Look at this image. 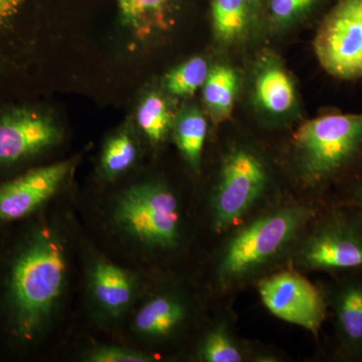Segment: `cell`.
Returning <instances> with one entry per match:
<instances>
[{
    "label": "cell",
    "mask_w": 362,
    "mask_h": 362,
    "mask_svg": "<svg viewBox=\"0 0 362 362\" xmlns=\"http://www.w3.org/2000/svg\"><path fill=\"white\" fill-rule=\"evenodd\" d=\"M90 290L102 310L119 316L129 307L135 284L127 271L111 262L97 261L90 271Z\"/></svg>",
    "instance_id": "13"
},
{
    "label": "cell",
    "mask_w": 362,
    "mask_h": 362,
    "mask_svg": "<svg viewBox=\"0 0 362 362\" xmlns=\"http://www.w3.org/2000/svg\"><path fill=\"white\" fill-rule=\"evenodd\" d=\"M267 182L265 165L255 152L230 150L221 163L214 194V228L223 232L240 221L262 197Z\"/></svg>",
    "instance_id": "5"
},
{
    "label": "cell",
    "mask_w": 362,
    "mask_h": 362,
    "mask_svg": "<svg viewBox=\"0 0 362 362\" xmlns=\"http://www.w3.org/2000/svg\"><path fill=\"white\" fill-rule=\"evenodd\" d=\"M199 356L206 362H240L242 351L228 332L226 324L214 328L202 342Z\"/></svg>",
    "instance_id": "22"
},
{
    "label": "cell",
    "mask_w": 362,
    "mask_h": 362,
    "mask_svg": "<svg viewBox=\"0 0 362 362\" xmlns=\"http://www.w3.org/2000/svg\"><path fill=\"white\" fill-rule=\"evenodd\" d=\"M239 90V78L232 66L216 65L211 68L202 86V98L214 124L225 122L232 115Z\"/></svg>",
    "instance_id": "16"
},
{
    "label": "cell",
    "mask_w": 362,
    "mask_h": 362,
    "mask_svg": "<svg viewBox=\"0 0 362 362\" xmlns=\"http://www.w3.org/2000/svg\"><path fill=\"white\" fill-rule=\"evenodd\" d=\"M62 139L52 117L30 106L0 112V173L32 160Z\"/></svg>",
    "instance_id": "8"
},
{
    "label": "cell",
    "mask_w": 362,
    "mask_h": 362,
    "mask_svg": "<svg viewBox=\"0 0 362 362\" xmlns=\"http://www.w3.org/2000/svg\"><path fill=\"white\" fill-rule=\"evenodd\" d=\"M137 124L152 144L164 141L173 130L175 117H173L168 102L157 92L146 95L138 106Z\"/></svg>",
    "instance_id": "19"
},
{
    "label": "cell",
    "mask_w": 362,
    "mask_h": 362,
    "mask_svg": "<svg viewBox=\"0 0 362 362\" xmlns=\"http://www.w3.org/2000/svg\"><path fill=\"white\" fill-rule=\"evenodd\" d=\"M349 207L356 211L357 214H361L362 218V178L357 185L352 187Z\"/></svg>",
    "instance_id": "25"
},
{
    "label": "cell",
    "mask_w": 362,
    "mask_h": 362,
    "mask_svg": "<svg viewBox=\"0 0 362 362\" xmlns=\"http://www.w3.org/2000/svg\"><path fill=\"white\" fill-rule=\"evenodd\" d=\"M314 52L331 76L362 78V0H340L331 9L316 33Z\"/></svg>",
    "instance_id": "6"
},
{
    "label": "cell",
    "mask_w": 362,
    "mask_h": 362,
    "mask_svg": "<svg viewBox=\"0 0 362 362\" xmlns=\"http://www.w3.org/2000/svg\"><path fill=\"white\" fill-rule=\"evenodd\" d=\"M173 130L181 154L190 168L199 170L207 133L206 116L197 106L185 107L175 117Z\"/></svg>",
    "instance_id": "18"
},
{
    "label": "cell",
    "mask_w": 362,
    "mask_h": 362,
    "mask_svg": "<svg viewBox=\"0 0 362 362\" xmlns=\"http://www.w3.org/2000/svg\"><path fill=\"white\" fill-rule=\"evenodd\" d=\"M262 302L274 316L317 334L327 313V298L307 279L281 272L259 285Z\"/></svg>",
    "instance_id": "9"
},
{
    "label": "cell",
    "mask_w": 362,
    "mask_h": 362,
    "mask_svg": "<svg viewBox=\"0 0 362 362\" xmlns=\"http://www.w3.org/2000/svg\"><path fill=\"white\" fill-rule=\"evenodd\" d=\"M114 221L146 246L169 249L180 239V204L162 183L145 182L125 190L114 207Z\"/></svg>",
    "instance_id": "4"
},
{
    "label": "cell",
    "mask_w": 362,
    "mask_h": 362,
    "mask_svg": "<svg viewBox=\"0 0 362 362\" xmlns=\"http://www.w3.org/2000/svg\"><path fill=\"white\" fill-rule=\"evenodd\" d=\"M86 361L89 362H150L153 357L137 350L120 346H102L92 350Z\"/></svg>",
    "instance_id": "24"
},
{
    "label": "cell",
    "mask_w": 362,
    "mask_h": 362,
    "mask_svg": "<svg viewBox=\"0 0 362 362\" xmlns=\"http://www.w3.org/2000/svg\"><path fill=\"white\" fill-rule=\"evenodd\" d=\"M137 158V147L129 133H117L105 145L101 156L102 173L108 178L117 177L132 168Z\"/></svg>",
    "instance_id": "21"
},
{
    "label": "cell",
    "mask_w": 362,
    "mask_h": 362,
    "mask_svg": "<svg viewBox=\"0 0 362 362\" xmlns=\"http://www.w3.org/2000/svg\"><path fill=\"white\" fill-rule=\"evenodd\" d=\"M252 98L259 111L272 118L289 116L297 106L294 81L278 59L262 58L255 71Z\"/></svg>",
    "instance_id": "12"
},
{
    "label": "cell",
    "mask_w": 362,
    "mask_h": 362,
    "mask_svg": "<svg viewBox=\"0 0 362 362\" xmlns=\"http://www.w3.org/2000/svg\"><path fill=\"white\" fill-rule=\"evenodd\" d=\"M185 307L175 297L156 296L146 302L134 318V329L149 338H163L175 332L185 317Z\"/></svg>",
    "instance_id": "15"
},
{
    "label": "cell",
    "mask_w": 362,
    "mask_h": 362,
    "mask_svg": "<svg viewBox=\"0 0 362 362\" xmlns=\"http://www.w3.org/2000/svg\"><path fill=\"white\" fill-rule=\"evenodd\" d=\"M125 25L139 37H147L169 25L175 0H117Z\"/></svg>",
    "instance_id": "17"
},
{
    "label": "cell",
    "mask_w": 362,
    "mask_h": 362,
    "mask_svg": "<svg viewBox=\"0 0 362 362\" xmlns=\"http://www.w3.org/2000/svg\"><path fill=\"white\" fill-rule=\"evenodd\" d=\"M314 211L305 206H288L257 218L243 228L228 242L218 266V278L230 284L282 251L313 218Z\"/></svg>",
    "instance_id": "3"
},
{
    "label": "cell",
    "mask_w": 362,
    "mask_h": 362,
    "mask_svg": "<svg viewBox=\"0 0 362 362\" xmlns=\"http://www.w3.org/2000/svg\"><path fill=\"white\" fill-rule=\"evenodd\" d=\"M211 66L202 57H194L171 70L165 78L166 90L175 97H189L202 88Z\"/></svg>",
    "instance_id": "20"
},
{
    "label": "cell",
    "mask_w": 362,
    "mask_h": 362,
    "mask_svg": "<svg viewBox=\"0 0 362 362\" xmlns=\"http://www.w3.org/2000/svg\"><path fill=\"white\" fill-rule=\"evenodd\" d=\"M263 0H211L214 37L225 45L237 44L249 35L258 20Z\"/></svg>",
    "instance_id": "14"
},
{
    "label": "cell",
    "mask_w": 362,
    "mask_h": 362,
    "mask_svg": "<svg viewBox=\"0 0 362 362\" xmlns=\"http://www.w3.org/2000/svg\"><path fill=\"white\" fill-rule=\"evenodd\" d=\"M321 0H263L272 25L284 28L303 20L318 6Z\"/></svg>",
    "instance_id": "23"
},
{
    "label": "cell",
    "mask_w": 362,
    "mask_h": 362,
    "mask_svg": "<svg viewBox=\"0 0 362 362\" xmlns=\"http://www.w3.org/2000/svg\"><path fill=\"white\" fill-rule=\"evenodd\" d=\"M65 247L56 230L30 228L16 245L4 280V315L13 341L28 346L45 329L65 288Z\"/></svg>",
    "instance_id": "1"
},
{
    "label": "cell",
    "mask_w": 362,
    "mask_h": 362,
    "mask_svg": "<svg viewBox=\"0 0 362 362\" xmlns=\"http://www.w3.org/2000/svg\"><path fill=\"white\" fill-rule=\"evenodd\" d=\"M298 170L312 187L337 180L362 160V114H329L306 121L293 138Z\"/></svg>",
    "instance_id": "2"
},
{
    "label": "cell",
    "mask_w": 362,
    "mask_h": 362,
    "mask_svg": "<svg viewBox=\"0 0 362 362\" xmlns=\"http://www.w3.org/2000/svg\"><path fill=\"white\" fill-rule=\"evenodd\" d=\"M71 161L30 169L0 182V223L25 220L56 194L68 177Z\"/></svg>",
    "instance_id": "10"
},
{
    "label": "cell",
    "mask_w": 362,
    "mask_h": 362,
    "mask_svg": "<svg viewBox=\"0 0 362 362\" xmlns=\"http://www.w3.org/2000/svg\"><path fill=\"white\" fill-rule=\"evenodd\" d=\"M301 261L312 270L362 272L361 214L349 206L331 211L305 244Z\"/></svg>",
    "instance_id": "7"
},
{
    "label": "cell",
    "mask_w": 362,
    "mask_h": 362,
    "mask_svg": "<svg viewBox=\"0 0 362 362\" xmlns=\"http://www.w3.org/2000/svg\"><path fill=\"white\" fill-rule=\"evenodd\" d=\"M339 352L362 361V272L346 273L328 292Z\"/></svg>",
    "instance_id": "11"
}]
</instances>
